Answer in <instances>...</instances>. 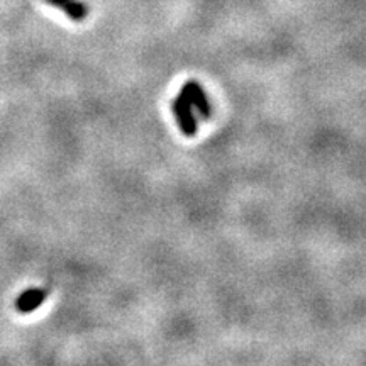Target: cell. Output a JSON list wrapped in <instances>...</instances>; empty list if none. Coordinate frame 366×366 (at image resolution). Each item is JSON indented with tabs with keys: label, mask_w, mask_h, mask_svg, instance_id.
Wrapping results in <instances>:
<instances>
[{
	"label": "cell",
	"mask_w": 366,
	"mask_h": 366,
	"mask_svg": "<svg viewBox=\"0 0 366 366\" xmlns=\"http://www.w3.org/2000/svg\"><path fill=\"white\" fill-rule=\"evenodd\" d=\"M171 112H173V116H175L180 131H182L185 136L192 137L197 135L199 122H197L194 104H192L190 98H188V96L183 92V90H180L178 96L173 98Z\"/></svg>",
	"instance_id": "1"
},
{
	"label": "cell",
	"mask_w": 366,
	"mask_h": 366,
	"mask_svg": "<svg viewBox=\"0 0 366 366\" xmlns=\"http://www.w3.org/2000/svg\"><path fill=\"white\" fill-rule=\"evenodd\" d=\"M182 90L187 93L188 98H190V102L194 104L195 112L199 114L200 117L208 119V117L212 116V104H211V100H208L206 89H204L199 82L197 80L187 82V84L183 85Z\"/></svg>",
	"instance_id": "2"
},
{
	"label": "cell",
	"mask_w": 366,
	"mask_h": 366,
	"mask_svg": "<svg viewBox=\"0 0 366 366\" xmlns=\"http://www.w3.org/2000/svg\"><path fill=\"white\" fill-rule=\"evenodd\" d=\"M46 297H48V290L46 289H29L24 290L15 300V309L19 314H31L45 304Z\"/></svg>",
	"instance_id": "3"
},
{
	"label": "cell",
	"mask_w": 366,
	"mask_h": 366,
	"mask_svg": "<svg viewBox=\"0 0 366 366\" xmlns=\"http://www.w3.org/2000/svg\"><path fill=\"white\" fill-rule=\"evenodd\" d=\"M43 2L63 10L73 22H84L89 17V7L82 0H43Z\"/></svg>",
	"instance_id": "4"
}]
</instances>
